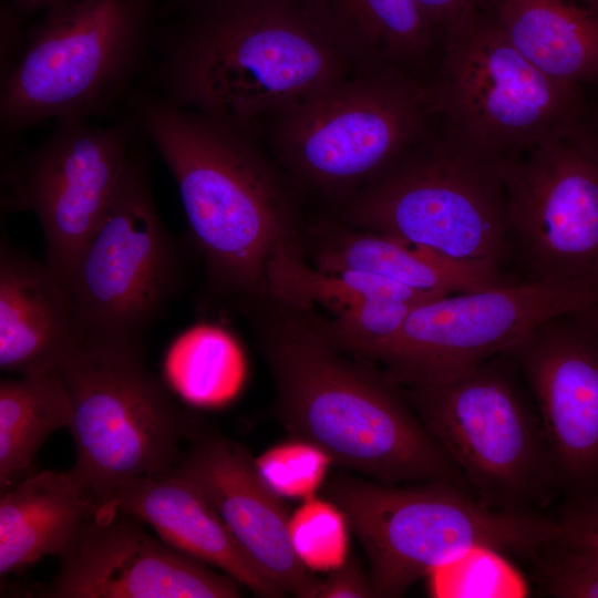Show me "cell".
Returning <instances> with one entry per match:
<instances>
[{
	"mask_svg": "<svg viewBox=\"0 0 598 598\" xmlns=\"http://www.w3.org/2000/svg\"><path fill=\"white\" fill-rule=\"evenodd\" d=\"M158 43L163 100L256 132L353 73L319 0H208Z\"/></svg>",
	"mask_w": 598,
	"mask_h": 598,
	"instance_id": "6da1fadb",
	"label": "cell"
},
{
	"mask_svg": "<svg viewBox=\"0 0 598 598\" xmlns=\"http://www.w3.org/2000/svg\"><path fill=\"white\" fill-rule=\"evenodd\" d=\"M126 107L175 179L214 283L226 293L266 296L268 262L292 244L295 219L256 132L136 87Z\"/></svg>",
	"mask_w": 598,
	"mask_h": 598,
	"instance_id": "7a4b0ae2",
	"label": "cell"
},
{
	"mask_svg": "<svg viewBox=\"0 0 598 598\" xmlns=\"http://www.w3.org/2000/svg\"><path fill=\"white\" fill-rule=\"evenodd\" d=\"M262 350L290 437L319 447L342 471L383 484L441 481L470 492L379 368L351 360L319 329L292 319L268 329Z\"/></svg>",
	"mask_w": 598,
	"mask_h": 598,
	"instance_id": "3957f363",
	"label": "cell"
},
{
	"mask_svg": "<svg viewBox=\"0 0 598 598\" xmlns=\"http://www.w3.org/2000/svg\"><path fill=\"white\" fill-rule=\"evenodd\" d=\"M322 489L361 544L378 598L401 597L420 578L480 548L532 560L560 534L556 517L492 507L447 482L389 485L341 470Z\"/></svg>",
	"mask_w": 598,
	"mask_h": 598,
	"instance_id": "277c9868",
	"label": "cell"
},
{
	"mask_svg": "<svg viewBox=\"0 0 598 598\" xmlns=\"http://www.w3.org/2000/svg\"><path fill=\"white\" fill-rule=\"evenodd\" d=\"M157 0H62L42 12L1 80L7 135L90 118L127 101L146 66Z\"/></svg>",
	"mask_w": 598,
	"mask_h": 598,
	"instance_id": "5b68a950",
	"label": "cell"
},
{
	"mask_svg": "<svg viewBox=\"0 0 598 598\" xmlns=\"http://www.w3.org/2000/svg\"><path fill=\"white\" fill-rule=\"evenodd\" d=\"M508 353L448 379L400 388L484 504L543 512L560 495L535 402Z\"/></svg>",
	"mask_w": 598,
	"mask_h": 598,
	"instance_id": "8992f818",
	"label": "cell"
},
{
	"mask_svg": "<svg viewBox=\"0 0 598 598\" xmlns=\"http://www.w3.org/2000/svg\"><path fill=\"white\" fill-rule=\"evenodd\" d=\"M56 373L72 405L70 471L95 503L131 480L174 468L198 429L148 369L140 343L86 338Z\"/></svg>",
	"mask_w": 598,
	"mask_h": 598,
	"instance_id": "52a82bcc",
	"label": "cell"
},
{
	"mask_svg": "<svg viewBox=\"0 0 598 598\" xmlns=\"http://www.w3.org/2000/svg\"><path fill=\"white\" fill-rule=\"evenodd\" d=\"M343 219L455 259L501 264L513 246L495 159L443 131H433L363 184Z\"/></svg>",
	"mask_w": 598,
	"mask_h": 598,
	"instance_id": "ba28073f",
	"label": "cell"
},
{
	"mask_svg": "<svg viewBox=\"0 0 598 598\" xmlns=\"http://www.w3.org/2000/svg\"><path fill=\"white\" fill-rule=\"evenodd\" d=\"M434 121L429 81L390 68L352 73L259 125H268L275 151L299 179L342 196L427 137Z\"/></svg>",
	"mask_w": 598,
	"mask_h": 598,
	"instance_id": "9c48e42d",
	"label": "cell"
},
{
	"mask_svg": "<svg viewBox=\"0 0 598 598\" xmlns=\"http://www.w3.org/2000/svg\"><path fill=\"white\" fill-rule=\"evenodd\" d=\"M429 80L445 134L492 159L517 156L580 118V85L550 78L527 60L482 7L441 39Z\"/></svg>",
	"mask_w": 598,
	"mask_h": 598,
	"instance_id": "30bf717a",
	"label": "cell"
},
{
	"mask_svg": "<svg viewBox=\"0 0 598 598\" xmlns=\"http://www.w3.org/2000/svg\"><path fill=\"white\" fill-rule=\"evenodd\" d=\"M598 303V285L514 281L452 293L411 310L371 358L400 388L442 381L509 352L546 320Z\"/></svg>",
	"mask_w": 598,
	"mask_h": 598,
	"instance_id": "8fae6325",
	"label": "cell"
},
{
	"mask_svg": "<svg viewBox=\"0 0 598 598\" xmlns=\"http://www.w3.org/2000/svg\"><path fill=\"white\" fill-rule=\"evenodd\" d=\"M495 164L530 280L598 285V136L577 118Z\"/></svg>",
	"mask_w": 598,
	"mask_h": 598,
	"instance_id": "7c38bea8",
	"label": "cell"
},
{
	"mask_svg": "<svg viewBox=\"0 0 598 598\" xmlns=\"http://www.w3.org/2000/svg\"><path fill=\"white\" fill-rule=\"evenodd\" d=\"M177 274L176 251L135 144L107 213L63 280L85 339L141 343L173 295Z\"/></svg>",
	"mask_w": 598,
	"mask_h": 598,
	"instance_id": "4fadbf2b",
	"label": "cell"
},
{
	"mask_svg": "<svg viewBox=\"0 0 598 598\" xmlns=\"http://www.w3.org/2000/svg\"><path fill=\"white\" fill-rule=\"evenodd\" d=\"M56 122L7 168L2 202L37 217L45 264L64 280L107 213L136 143L130 118L109 126L87 118Z\"/></svg>",
	"mask_w": 598,
	"mask_h": 598,
	"instance_id": "5bb4252c",
	"label": "cell"
},
{
	"mask_svg": "<svg viewBox=\"0 0 598 598\" xmlns=\"http://www.w3.org/2000/svg\"><path fill=\"white\" fill-rule=\"evenodd\" d=\"M507 353L535 402L560 495L598 494V336L582 311L546 320Z\"/></svg>",
	"mask_w": 598,
	"mask_h": 598,
	"instance_id": "9a60e30c",
	"label": "cell"
},
{
	"mask_svg": "<svg viewBox=\"0 0 598 598\" xmlns=\"http://www.w3.org/2000/svg\"><path fill=\"white\" fill-rule=\"evenodd\" d=\"M49 598H237L230 576L172 548L138 518L96 504L59 554Z\"/></svg>",
	"mask_w": 598,
	"mask_h": 598,
	"instance_id": "2e32d148",
	"label": "cell"
},
{
	"mask_svg": "<svg viewBox=\"0 0 598 598\" xmlns=\"http://www.w3.org/2000/svg\"><path fill=\"white\" fill-rule=\"evenodd\" d=\"M174 467L210 499L241 548L286 594L317 597L322 580L295 551L286 504L256 458L234 440L199 429Z\"/></svg>",
	"mask_w": 598,
	"mask_h": 598,
	"instance_id": "e0dca14e",
	"label": "cell"
},
{
	"mask_svg": "<svg viewBox=\"0 0 598 598\" xmlns=\"http://www.w3.org/2000/svg\"><path fill=\"white\" fill-rule=\"evenodd\" d=\"M96 504L138 518L172 548L217 568L259 597L286 594L241 548L206 494L175 468L131 480Z\"/></svg>",
	"mask_w": 598,
	"mask_h": 598,
	"instance_id": "ac0fdd59",
	"label": "cell"
},
{
	"mask_svg": "<svg viewBox=\"0 0 598 598\" xmlns=\"http://www.w3.org/2000/svg\"><path fill=\"white\" fill-rule=\"evenodd\" d=\"M84 340L63 279L2 238L1 370L19 375L56 373Z\"/></svg>",
	"mask_w": 598,
	"mask_h": 598,
	"instance_id": "d6986e66",
	"label": "cell"
},
{
	"mask_svg": "<svg viewBox=\"0 0 598 598\" xmlns=\"http://www.w3.org/2000/svg\"><path fill=\"white\" fill-rule=\"evenodd\" d=\"M313 244V266L323 271L365 272L424 292L452 295L517 280L498 262L464 260L391 235L340 224H322Z\"/></svg>",
	"mask_w": 598,
	"mask_h": 598,
	"instance_id": "ffe728a7",
	"label": "cell"
},
{
	"mask_svg": "<svg viewBox=\"0 0 598 598\" xmlns=\"http://www.w3.org/2000/svg\"><path fill=\"white\" fill-rule=\"evenodd\" d=\"M483 8L550 78L598 83V11L582 0H484Z\"/></svg>",
	"mask_w": 598,
	"mask_h": 598,
	"instance_id": "44dd1931",
	"label": "cell"
},
{
	"mask_svg": "<svg viewBox=\"0 0 598 598\" xmlns=\"http://www.w3.org/2000/svg\"><path fill=\"white\" fill-rule=\"evenodd\" d=\"M96 507L71 471L31 473L1 492L0 575L59 555Z\"/></svg>",
	"mask_w": 598,
	"mask_h": 598,
	"instance_id": "7402d4cb",
	"label": "cell"
},
{
	"mask_svg": "<svg viewBox=\"0 0 598 598\" xmlns=\"http://www.w3.org/2000/svg\"><path fill=\"white\" fill-rule=\"evenodd\" d=\"M353 73L425 69L439 37L416 0H319Z\"/></svg>",
	"mask_w": 598,
	"mask_h": 598,
	"instance_id": "603a6c76",
	"label": "cell"
},
{
	"mask_svg": "<svg viewBox=\"0 0 598 598\" xmlns=\"http://www.w3.org/2000/svg\"><path fill=\"white\" fill-rule=\"evenodd\" d=\"M72 405L58 373L0 382L1 492L31 474L34 456L58 430L69 427Z\"/></svg>",
	"mask_w": 598,
	"mask_h": 598,
	"instance_id": "cb8c5ba5",
	"label": "cell"
},
{
	"mask_svg": "<svg viewBox=\"0 0 598 598\" xmlns=\"http://www.w3.org/2000/svg\"><path fill=\"white\" fill-rule=\"evenodd\" d=\"M267 295L287 308L319 306L338 318L365 301L386 298L421 305L443 297L358 271H323L307 264L293 243L279 247L267 266Z\"/></svg>",
	"mask_w": 598,
	"mask_h": 598,
	"instance_id": "d4e9b609",
	"label": "cell"
},
{
	"mask_svg": "<svg viewBox=\"0 0 598 598\" xmlns=\"http://www.w3.org/2000/svg\"><path fill=\"white\" fill-rule=\"evenodd\" d=\"M165 371L174 391L199 409H218L240 391L246 362L238 344L216 328H198L171 349Z\"/></svg>",
	"mask_w": 598,
	"mask_h": 598,
	"instance_id": "484cf974",
	"label": "cell"
},
{
	"mask_svg": "<svg viewBox=\"0 0 598 598\" xmlns=\"http://www.w3.org/2000/svg\"><path fill=\"white\" fill-rule=\"evenodd\" d=\"M348 528L344 514L328 498L303 501L289 520L295 551L312 571H331L347 560Z\"/></svg>",
	"mask_w": 598,
	"mask_h": 598,
	"instance_id": "4316f807",
	"label": "cell"
},
{
	"mask_svg": "<svg viewBox=\"0 0 598 598\" xmlns=\"http://www.w3.org/2000/svg\"><path fill=\"white\" fill-rule=\"evenodd\" d=\"M432 592L443 597H517L525 592L522 577L505 555L475 549L430 574Z\"/></svg>",
	"mask_w": 598,
	"mask_h": 598,
	"instance_id": "83f0119b",
	"label": "cell"
},
{
	"mask_svg": "<svg viewBox=\"0 0 598 598\" xmlns=\"http://www.w3.org/2000/svg\"><path fill=\"white\" fill-rule=\"evenodd\" d=\"M256 464L278 495L306 501L322 488L332 462L313 444L290 437L264 452Z\"/></svg>",
	"mask_w": 598,
	"mask_h": 598,
	"instance_id": "f1b7e54d",
	"label": "cell"
},
{
	"mask_svg": "<svg viewBox=\"0 0 598 598\" xmlns=\"http://www.w3.org/2000/svg\"><path fill=\"white\" fill-rule=\"evenodd\" d=\"M543 591L556 598H598V551L560 534L533 559Z\"/></svg>",
	"mask_w": 598,
	"mask_h": 598,
	"instance_id": "f546056e",
	"label": "cell"
},
{
	"mask_svg": "<svg viewBox=\"0 0 598 598\" xmlns=\"http://www.w3.org/2000/svg\"><path fill=\"white\" fill-rule=\"evenodd\" d=\"M556 519L564 538L598 551V494L577 501H564Z\"/></svg>",
	"mask_w": 598,
	"mask_h": 598,
	"instance_id": "4dcf8cb0",
	"label": "cell"
},
{
	"mask_svg": "<svg viewBox=\"0 0 598 598\" xmlns=\"http://www.w3.org/2000/svg\"><path fill=\"white\" fill-rule=\"evenodd\" d=\"M372 597L368 573L357 557H348L338 568L329 571L322 581L317 598H365Z\"/></svg>",
	"mask_w": 598,
	"mask_h": 598,
	"instance_id": "1f68e13d",
	"label": "cell"
},
{
	"mask_svg": "<svg viewBox=\"0 0 598 598\" xmlns=\"http://www.w3.org/2000/svg\"><path fill=\"white\" fill-rule=\"evenodd\" d=\"M441 41L456 23L483 7L484 0H416Z\"/></svg>",
	"mask_w": 598,
	"mask_h": 598,
	"instance_id": "d6a6232c",
	"label": "cell"
},
{
	"mask_svg": "<svg viewBox=\"0 0 598 598\" xmlns=\"http://www.w3.org/2000/svg\"><path fill=\"white\" fill-rule=\"evenodd\" d=\"M60 1L62 0H8V3L23 19L39 12L42 13Z\"/></svg>",
	"mask_w": 598,
	"mask_h": 598,
	"instance_id": "836d02e7",
	"label": "cell"
},
{
	"mask_svg": "<svg viewBox=\"0 0 598 598\" xmlns=\"http://www.w3.org/2000/svg\"><path fill=\"white\" fill-rule=\"evenodd\" d=\"M582 315L598 336V303L584 310Z\"/></svg>",
	"mask_w": 598,
	"mask_h": 598,
	"instance_id": "e575fe53",
	"label": "cell"
},
{
	"mask_svg": "<svg viewBox=\"0 0 598 598\" xmlns=\"http://www.w3.org/2000/svg\"><path fill=\"white\" fill-rule=\"evenodd\" d=\"M206 1L208 0H176V4L187 10Z\"/></svg>",
	"mask_w": 598,
	"mask_h": 598,
	"instance_id": "d590c367",
	"label": "cell"
},
{
	"mask_svg": "<svg viewBox=\"0 0 598 598\" xmlns=\"http://www.w3.org/2000/svg\"><path fill=\"white\" fill-rule=\"evenodd\" d=\"M582 1L598 11V0H582Z\"/></svg>",
	"mask_w": 598,
	"mask_h": 598,
	"instance_id": "8d00e7d4",
	"label": "cell"
}]
</instances>
